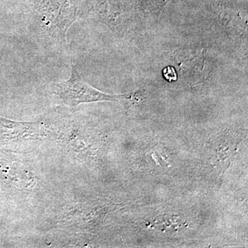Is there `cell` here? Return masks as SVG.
I'll list each match as a JSON object with an SVG mask.
<instances>
[{
	"label": "cell",
	"mask_w": 248,
	"mask_h": 248,
	"mask_svg": "<svg viewBox=\"0 0 248 248\" xmlns=\"http://www.w3.org/2000/svg\"><path fill=\"white\" fill-rule=\"evenodd\" d=\"M163 75H164L166 79L170 82L177 81V74L176 73L175 69L172 66L166 67L163 71Z\"/></svg>",
	"instance_id": "3"
},
{
	"label": "cell",
	"mask_w": 248,
	"mask_h": 248,
	"mask_svg": "<svg viewBox=\"0 0 248 248\" xmlns=\"http://www.w3.org/2000/svg\"><path fill=\"white\" fill-rule=\"evenodd\" d=\"M77 7L73 0H41L39 13L42 25L50 35L63 38L77 19Z\"/></svg>",
	"instance_id": "2"
},
{
	"label": "cell",
	"mask_w": 248,
	"mask_h": 248,
	"mask_svg": "<svg viewBox=\"0 0 248 248\" xmlns=\"http://www.w3.org/2000/svg\"><path fill=\"white\" fill-rule=\"evenodd\" d=\"M54 91L64 104L71 107H77L82 103L117 101L131 97L130 94H109L99 91L80 79L73 67L70 79L55 84Z\"/></svg>",
	"instance_id": "1"
}]
</instances>
